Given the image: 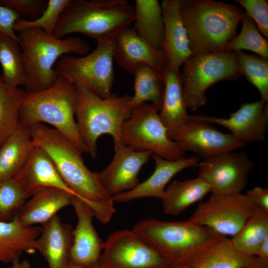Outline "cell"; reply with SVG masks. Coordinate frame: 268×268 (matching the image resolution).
<instances>
[{
  "instance_id": "1",
  "label": "cell",
  "mask_w": 268,
  "mask_h": 268,
  "mask_svg": "<svg viewBox=\"0 0 268 268\" xmlns=\"http://www.w3.org/2000/svg\"><path fill=\"white\" fill-rule=\"evenodd\" d=\"M30 131L34 143L48 154L75 197L90 208L100 222H109L116 212L114 201L103 189L98 173L86 166L80 149L61 133L45 124H36Z\"/></svg>"
},
{
  "instance_id": "2",
  "label": "cell",
  "mask_w": 268,
  "mask_h": 268,
  "mask_svg": "<svg viewBox=\"0 0 268 268\" xmlns=\"http://www.w3.org/2000/svg\"><path fill=\"white\" fill-rule=\"evenodd\" d=\"M179 3L193 54L224 52L236 35L243 11L234 4L212 0H179Z\"/></svg>"
},
{
  "instance_id": "3",
  "label": "cell",
  "mask_w": 268,
  "mask_h": 268,
  "mask_svg": "<svg viewBox=\"0 0 268 268\" xmlns=\"http://www.w3.org/2000/svg\"><path fill=\"white\" fill-rule=\"evenodd\" d=\"M151 246L172 268L189 264L225 236L189 221L145 219L132 229Z\"/></svg>"
},
{
  "instance_id": "4",
  "label": "cell",
  "mask_w": 268,
  "mask_h": 268,
  "mask_svg": "<svg viewBox=\"0 0 268 268\" xmlns=\"http://www.w3.org/2000/svg\"><path fill=\"white\" fill-rule=\"evenodd\" d=\"M134 7L127 0H70L53 35L59 38L75 33L97 42L114 38L134 20Z\"/></svg>"
},
{
  "instance_id": "5",
  "label": "cell",
  "mask_w": 268,
  "mask_h": 268,
  "mask_svg": "<svg viewBox=\"0 0 268 268\" xmlns=\"http://www.w3.org/2000/svg\"><path fill=\"white\" fill-rule=\"evenodd\" d=\"M18 42L23 55L26 93L46 89L59 78L53 66L58 59L74 53L85 55L91 46L77 37L59 38L38 28H28L19 32Z\"/></svg>"
},
{
  "instance_id": "6",
  "label": "cell",
  "mask_w": 268,
  "mask_h": 268,
  "mask_svg": "<svg viewBox=\"0 0 268 268\" xmlns=\"http://www.w3.org/2000/svg\"><path fill=\"white\" fill-rule=\"evenodd\" d=\"M75 85L59 77L51 87L26 93L20 110V124L30 128L47 124L69 139L82 152L89 150L80 135L75 120Z\"/></svg>"
},
{
  "instance_id": "7",
  "label": "cell",
  "mask_w": 268,
  "mask_h": 268,
  "mask_svg": "<svg viewBox=\"0 0 268 268\" xmlns=\"http://www.w3.org/2000/svg\"><path fill=\"white\" fill-rule=\"evenodd\" d=\"M75 87L78 130L89 154L95 158L97 153V141L101 135H111L114 145L122 143V126L133 109L131 104L132 96H118L112 93L108 98H102L81 85Z\"/></svg>"
},
{
  "instance_id": "8",
  "label": "cell",
  "mask_w": 268,
  "mask_h": 268,
  "mask_svg": "<svg viewBox=\"0 0 268 268\" xmlns=\"http://www.w3.org/2000/svg\"><path fill=\"white\" fill-rule=\"evenodd\" d=\"M182 66L185 102L194 112L205 105L210 86L223 80L236 81L242 75L233 52L193 54Z\"/></svg>"
},
{
  "instance_id": "9",
  "label": "cell",
  "mask_w": 268,
  "mask_h": 268,
  "mask_svg": "<svg viewBox=\"0 0 268 268\" xmlns=\"http://www.w3.org/2000/svg\"><path fill=\"white\" fill-rule=\"evenodd\" d=\"M114 38L97 42L95 49L83 56H62L56 68L59 77L81 85L102 98L110 97L114 81Z\"/></svg>"
},
{
  "instance_id": "10",
  "label": "cell",
  "mask_w": 268,
  "mask_h": 268,
  "mask_svg": "<svg viewBox=\"0 0 268 268\" xmlns=\"http://www.w3.org/2000/svg\"><path fill=\"white\" fill-rule=\"evenodd\" d=\"M121 137L124 144L135 151H150L168 160L185 156L178 144L169 138L159 110L151 103H144L133 109L122 126Z\"/></svg>"
},
{
  "instance_id": "11",
  "label": "cell",
  "mask_w": 268,
  "mask_h": 268,
  "mask_svg": "<svg viewBox=\"0 0 268 268\" xmlns=\"http://www.w3.org/2000/svg\"><path fill=\"white\" fill-rule=\"evenodd\" d=\"M257 208L246 194L211 193L207 201L198 205L188 220L221 235L233 237Z\"/></svg>"
},
{
  "instance_id": "12",
  "label": "cell",
  "mask_w": 268,
  "mask_h": 268,
  "mask_svg": "<svg viewBox=\"0 0 268 268\" xmlns=\"http://www.w3.org/2000/svg\"><path fill=\"white\" fill-rule=\"evenodd\" d=\"M101 265L105 268H171L133 229L117 230L104 242Z\"/></svg>"
},
{
  "instance_id": "13",
  "label": "cell",
  "mask_w": 268,
  "mask_h": 268,
  "mask_svg": "<svg viewBox=\"0 0 268 268\" xmlns=\"http://www.w3.org/2000/svg\"><path fill=\"white\" fill-rule=\"evenodd\" d=\"M198 166V176L208 185L211 193L230 194L245 189L256 164L245 152L232 151L205 158Z\"/></svg>"
},
{
  "instance_id": "14",
  "label": "cell",
  "mask_w": 268,
  "mask_h": 268,
  "mask_svg": "<svg viewBox=\"0 0 268 268\" xmlns=\"http://www.w3.org/2000/svg\"><path fill=\"white\" fill-rule=\"evenodd\" d=\"M173 140L184 152H192L204 159L246 145L231 134L222 133L208 123L192 118L191 115Z\"/></svg>"
},
{
  "instance_id": "15",
  "label": "cell",
  "mask_w": 268,
  "mask_h": 268,
  "mask_svg": "<svg viewBox=\"0 0 268 268\" xmlns=\"http://www.w3.org/2000/svg\"><path fill=\"white\" fill-rule=\"evenodd\" d=\"M191 117L224 127L237 139L246 145L265 140L268 125V105L261 99L244 103L227 118L202 115Z\"/></svg>"
},
{
  "instance_id": "16",
  "label": "cell",
  "mask_w": 268,
  "mask_h": 268,
  "mask_svg": "<svg viewBox=\"0 0 268 268\" xmlns=\"http://www.w3.org/2000/svg\"><path fill=\"white\" fill-rule=\"evenodd\" d=\"M114 155L110 164L98 173L100 182L111 197L131 190L139 183L138 174L153 154L137 151L123 143L114 145Z\"/></svg>"
},
{
  "instance_id": "17",
  "label": "cell",
  "mask_w": 268,
  "mask_h": 268,
  "mask_svg": "<svg viewBox=\"0 0 268 268\" xmlns=\"http://www.w3.org/2000/svg\"><path fill=\"white\" fill-rule=\"evenodd\" d=\"M113 55L116 64L133 75L136 68L142 65L162 76L167 66L163 50L154 49L129 26L122 29L114 37Z\"/></svg>"
},
{
  "instance_id": "18",
  "label": "cell",
  "mask_w": 268,
  "mask_h": 268,
  "mask_svg": "<svg viewBox=\"0 0 268 268\" xmlns=\"http://www.w3.org/2000/svg\"><path fill=\"white\" fill-rule=\"evenodd\" d=\"M71 205L77 216V224L73 230L70 263L86 268L98 266L101 265L104 242L93 225L94 214L85 203L75 197Z\"/></svg>"
},
{
  "instance_id": "19",
  "label": "cell",
  "mask_w": 268,
  "mask_h": 268,
  "mask_svg": "<svg viewBox=\"0 0 268 268\" xmlns=\"http://www.w3.org/2000/svg\"><path fill=\"white\" fill-rule=\"evenodd\" d=\"M152 156L155 167L151 176L134 189L113 196L114 202H126L148 197L161 200L167 184L176 174L186 168L197 166L199 163V159L195 157L168 160L153 154Z\"/></svg>"
},
{
  "instance_id": "20",
  "label": "cell",
  "mask_w": 268,
  "mask_h": 268,
  "mask_svg": "<svg viewBox=\"0 0 268 268\" xmlns=\"http://www.w3.org/2000/svg\"><path fill=\"white\" fill-rule=\"evenodd\" d=\"M164 26L163 50L167 66L175 70L193 54L182 18L179 0H163L161 3Z\"/></svg>"
},
{
  "instance_id": "21",
  "label": "cell",
  "mask_w": 268,
  "mask_h": 268,
  "mask_svg": "<svg viewBox=\"0 0 268 268\" xmlns=\"http://www.w3.org/2000/svg\"><path fill=\"white\" fill-rule=\"evenodd\" d=\"M73 228L55 215L42 225L37 239V250L47 262L49 268H67L73 243Z\"/></svg>"
},
{
  "instance_id": "22",
  "label": "cell",
  "mask_w": 268,
  "mask_h": 268,
  "mask_svg": "<svg viewBox=\"0 0 268 268\" xmlns=\"http://www.w3.org/2000/svg\"><path fill=\"white\" fill-rule=\"evenodd\" d=\"M74 196L63 190L43 187L36 190L27 200L17 215L26 227L44 224L63 208L71 205Z\"/></svg>"
},
{
  "instance_id": "23",
  "label": "cell",
  "mask_w": 268,
  "mask_h": 268,
  "mask_svg": "<svg viewBox=\"0 0 268 268\" xmlns=\"http://www.w3.org/2000/svg\"><path fill=\"white\" fill-rule=\"evenodd\" d=\"M164 94L159 115L167 129L168 136L173 138L182 126L189 121L183 91L181 73L167 66L162 73Z\"/></svg>"
},
{
  "instance_id": "24",
  "label": "cell",
  "mask_w": 268,
  "mask_h": 268,
  "mask_svg": "<svg viewBox=\"0 0 268 268\" xmlns=\"http://www.w3.org/2000/svg\"><path fill=\"white\" fill-rule=\"evenodd\" d=\"M14 177L32 194L41 188L53 187L66 191L75 197L48 154L35 143L25 165Z\"/></svg>"
},
{
  "instance_id": "25",
  "label": "cell",
  "mask_w": 268,
  "mask_h": 268,
  "mask_svg": "<svg viewBox=\"0 0 268 268\" xmlns=\"http://www.w3.org/2000/svg\"><path fill=\"white\" fill-rule=\"evenodd\" d=\"M42 227H26L17 216L10 222L0 221V262L11 264L24 253L34 254Z\"/></svg>"
},
{
  "instance_id": "26",
  "label": "cell",
  "mask_w": 268,
  "mask_h": 268,
  "mask_svg": "<svg viewBox=\"0 0 268 268\" xmlns=\"http://www.w3.org/2000/svg\"><path fill=\"white\" fill-rule=\"evenodd\" d=\"M34 145L30 128L19 124L0 147V180L12 178L20 172Z\"/></svg>"
},
{
  "instance_id": "27",
  "label": "cell",
  "mask_w": 268,
  "mask_h": 268,
  "mask_svg": "<svg viewBox=\"0 0 268 268\" xmlns=\"http://www.w3.org/2000/svg\"><path fill=\"white\" fill-rule=\"evenodd\" d=\"M134 7L136 34L154 49L162 50L164 26L161 4L157 0H136Z\"/></svg>"
},
{
  "instance_id": "28",
  "label": "cell",
  "mask_w": 268,
  "mask_h": 268,
  "mask_svg": "<svg viewBox=\"0 0 268 268\" xmlns=\"http://www.w3.org/2000/svg\"><path fill=\"white\" fill-rule=\"evenodd\" d=\"M210 192L208 185L201 178L174 181L165 189L161 199L164 212L176 216Z\"/></svg>"
},
{
  "instance_id": "29",
  "label": "cell",
  "mask_w": 268,
  "mask_h": 268,
  "mask_svg": "<svg viewBox=\"0 0 268 268\" xmlns=\"http://www.w3.org/2000/svg\"><path fill=\"white\" fill-rule=\"evenodd\" d=\"M258 258L243 254L224 237L195 258L191 268H244L256 262Z\"/></svg>"
},
{
  "instance_id": "30",
  "label": "cell",
  "mask_w": 268,
  "mask_h": 268,
  "mask_svg": "<svg viewBox=\"0 0 268 268\" xmlns=\"http://www.w3.org/2000/svg\"><path fill=\"white\" fill-rule=\"evenodd\" d=\"M0 65L6 84L12 88L24 86L25 69L21 47L17 40L4 34H0Z\"/></svg>"
},
{
  "instance_id": "31",
  "label": "cell",
  "mask_w": 268,
  "mask_h": 268,
  "mask_svg": "<svg viewBox=\"0 0 268 268\" xmlns=\"http://www.w3.org/2000/svg\"><path fill=\"white\" fill-rule=\"evenodd\" d=\"M26 91L6 84L0 75V147L20 124V110Z\"/></svg>"
},
{
  "instance_id": "32",
  "label": "cell",
  "mask_w": 268,
  "mask_h": 268,
  "mask_svg": "<svg viewBox=\"0 0 268 268\" xmlns=\"http://www.w3.org/2000/svg\"><path fill=\"white\" fill-rule=\"evenodd\" d=\"M134 77V95L131 104L133 108L147 101L151 102L160 111L164 94L162 76L145 65H139L133 74Z\"/></svg>"
},
{
  "instance_id": "33",
  "label": "cell",
  "mask_w": 268,
  "mask_h": 268,
  "mask_svg": "<svg viewBox=\"0 0 268 268\" xmlns=\"http://www.w3.org/2000/svg\"><path fill=\"white\" fill-rule=\"evenodd\" d=\"M268 237V211L257 208L240 231L231 239L234 247L244 254L255 256Z\"/></svg>"
},
{
  "instance_id": "34",
  "label": "cell",
  "mask_w": 268,
  "mask_h": 268,
  "mask_svg": "<svg viewBox=\"0 0 268 268\" xmlns=\"http://www.w3.org/2000/svg\"><path fill=\"white\" fill-rule=\"evenodd\" d=\"M241 21L240 32L227 43L224 52L237 53L245 50L268 59V40L260 34L255 22L245 12Z\"/></svg>"
},
{
  "instance_id": "35",
  "label": "cell",
  "mask_w": 268,
  "mask_h": 268,
  "mask_svg": "<svg viewBox=\"0 0 268 268\" xmlns=\"http://www.w3.org/2000/svg\"><path fill=\"white\" fill-rule=\"evenodd\" d=\"M32 195L15 177L0 180V221H12Z\"/></svg>"
},
{
  "instance_id": "36",
  "label": "cell",
  "mask_w": 268,
  "mask_h": 268,
  "mask_svg": "<svg viewBox=\"0 0 268 268\" xmlns=\"http://www.w3.org/2000/svg\"><path fill=\"white\" fill-rule=\"evenodd\" d=\"M235 53L242 75L259 91L261 100L268 102V59L242 51Z\"/></svg>"
},
{
  "instance_id": "37",
  "label": "cell",
  "mask_w": 268,
  "mask_h": 268,
  "mask_svg": "<svg viewBox=\"0 0 268 268\" xmlns=\"http://www.w3.org/2000/svg\"><path fill=\"white\" fill-rule=\"evenodd\" d=\"M70 0H49L42 14L34 20L20 18L13 26L14 32H19L28 28H38L53 34L59 18Z\"/></svg>"
},
{
  "instance_id": "38",
  "label": "cell",
  "mask_w": 268,
  "mask_h": 268,
  "mask_svg": "<svg viewBox=\"0 0 268 268\" xmlns=\"http://www.w3.org/2000/svg\"><path fill=\"white\" fill-rule=\"evenodd\" d=\"M254 20L259 31L268 38V1L266 0H235Z\"/></svg>"
},
{
  "instance_id": "39",
  "label": "cell",
  "mask_w": 268,
  "mask_h": 268,
  "mask_svg": "<svg viewBox=\"0 0 268 268\" xmlns=\"http://www.w3.org/2000/svg\"><path fill=\"white\" fill-rule=\"evenodd\" d=\"M48 1L44 0H0V4L15 11L21 18L28 16L34 20L46 9Z\"/></svg>"
},
{
  "instance_id": "40",
  "label": "cell",
  "mask_w": 268,
  "mask_h": 268,
  "mask_svg": "<svg viewBox=\"0 0 268 268\" xmlns=\"http://www.w3.org/2000/svg\"><path fill=\"white\" fill-rule=\"evenodd\" d=\"M21 18L14 10L0 4V34H6L18 41L13 30L15 22Z\"/></svg>"
},
{
  "instance_id": "41",
  "label": "cell",
  "mask_w": 268,
  "mask_h": 268,
  "mask_svg": "<svg viewBox=\"0 0 268 268\" xmlns=\"http://www.w3.org/2000/svg\"><path fill=\"white\" fill-rule=\"evenodd\" d=\"M246 194L258 208L268 211V189L267 188L255 187L248 191Z\"/></svg>"
},
{
  "instance_id": "42",
  "label": "cell",
  "mask_w": 268,
  "mask_h": 268,
  "mask_svg": "<svg viewBox=\"0 0 268 268\" xmlns=\"http://www.w3.org/2000/svg\"><path fill=\"white\" fill-rule=\"evenodd\" d=\"M256 257L262 261L268 262V237L259 246Z\"/></svg>"
},
{
  "instance_id": "43",
  "label": "cell",
  "mask_w": 268,
  "mask_h": 268,
  "mask_svg": "<svg viewBox=\"0 0 268 268\" xmlns=\"http://www.w3.org/2000/svg\"><path fill=\"white\" fill-rule=\"evenodd\" d=\"M11 266L7 268H30L31 266L29 262L26 260L20 262L19 259L14 261L11 264Z\"/></svg>"
},
{
  "instance_id": "44",
  "label": "cell",
  "mask_w": 268,
  "mask_h": 268,
  "mask_svg": "<svg viewBox=\"0 0 268 268\" xmlns=\"http://www.w3.org/2000/svg\"><path fill=\"white\" fill-rule=\"evenodd\" d=\"M244 268H268V262L262 261L258 258L256 262Z\"/></svg>"
},
{
  "instance_id": "45",
  "label": "cell",
  "mask_w": 268,
  "mask_h": 268,
  "mask_svg": "<svg viewBox=\"0 0 268 268\" xmlns=\"http://www.w3.org/2000/svg\"><path fill=\"white\" fill-rule=\"evenodd\" d=\"M67 268H105L102 265H100L98 266L93 267V268H86V267H83L76 266L70 263Z\"/></svg>"
},
{
  "instance_id": "46",
  "label": "cell",
  "mask_w": 268,
  "mask_h": 268,
  "mask_svg": "<svg viewBox=\"0 0 268 268\" xmlns=\"http://www.w3.org/2000/svg\"><path fill=\"white\" fill-rule=\"evenodd\" d=\"M171 268H191L190 267L189 264H188V265H184L181 267Z\"/></svg>"
}]
</instances>
